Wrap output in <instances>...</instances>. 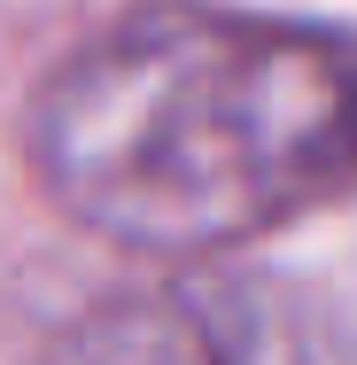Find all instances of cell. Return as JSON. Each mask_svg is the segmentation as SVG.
Here are the masks:
<instances>
[{"label":"cell","mask_w":357,"mask_h":365,"mask_svg":"<svg viewBox=\"0 0 357 365\" xmlns=\"http://www.w3.org/2000/svg\"><path fill=\"white\" fill-rule=\"evenodd\" d=\"M39 365H342V342L311 295L217 272L86 311Z\"/></svg>","instance_id":"7a4b0ae2"},{"label":"cell","mask_w":357,"mask_h":365,"mask_svg":"<svg viewBox=\"0 0 357 365\" xmlns=\"http://www.w3.org/2000/svg\"><path fill=\"white\" fill-rule=\"evenodd\" d=\"M24 148L47 202L101 241L241 249L357 187V39L155 0L39 86Z\"/></svg>","instance_id":"6da1fadb"}]
</instances>
